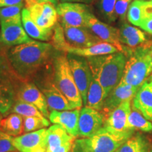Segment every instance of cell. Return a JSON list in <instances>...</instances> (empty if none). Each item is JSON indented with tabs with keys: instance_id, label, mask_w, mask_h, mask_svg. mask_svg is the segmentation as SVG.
Returning a JSON list of instances; mask_svg holds the SVG:
<instances>
[{
	"instance_id": "28",
	"label": "cell",
	"mask_w": 152,
	"mask_h": 152,
	"mask_svg": "<svg viewBox=\"0 0 152 152\" xmlns=\"http://www.w3.org/2000/svg\"><path fill=\"white\" fill-rule=\"evenodd\" d=\"M23 4L0 8V25L22 24Z\"/></svg>"
},
{
	"instance_id": "16",
	"label": "cell",
	"mask_w": 152,
	"mask_h": 152,
	"mask_svg": "<svg viewBox=\"0 0 152 152\" xmlns=\"http://www.w3.org/2000/svg\"><path fill=\"white\" fill-rule=\"evenodd\" d=\"M41 91L46 98L48 109L52 111H67L75 108L68 102L66 97L58 90L54 82L47 79L41 86Z\"/></svg>"
},
{
	"instance_id": "38",
	"label": "cell",
	"mask_w": 152,
	"mask_h": 152,
	"mask_svg": "<svg viewBox=\"0 0 152 152\" xmlns=\"http://www.w3.org/2000/svg\"><path fill=\"white\" fill-rule=\"evenodd\" d=\"M152 16V0L144 1L143 5V20Z\"/></svg>"
},
{
	"instance_id": "31",
	"label": "cell",
	"mask_w": 152,
	"mask_h": 152,
	"mask_svg": "<svg viewBox=\"0 0 152 152\" xmlns=\"http://www.w3.org/2000/svg\"><path fill=\"white\" fill-rule=\"evenodd\" d=\"M18 79L9 64L7 50L0 45V81L11 82Z\"/></svg>"
},
{
	"instance_id": "21",
	"label": "cell",
	"mask_w": 152,
	"mask_h": 152,
	"mask_svg": "<svg viewBox=\"0 0 152 152\" xmlns=\"http://www.w3.org/2000/svg\"><path fill=\"white\" fill-rule=\"evenodd\" d=\"M22 24L26 33L30 37L40 42L52 40L54 34V28L43 29L37 26L31 18L30 12L27 8L22 10Z\"/></svg>"
},
{
	"instance_id": "44",
	"label": "cell",
	"mask_w": 152,
	"mask_h": 152,
	"mask_svg": "<svg viewBox=\"0 0 152 152\" xmlns=\"http://www.w3.org/2000/svg\"><path fill=\"white\" fill-rule=\"evenodd\" d=\"M149 152H152V148H151V149H150V150H149Z\"/></svg>"
},
{
	"instance_id": "34",
	"label": "cell",
	"mask_w": 152,
	"mask_h": 152,
	"mask_svg": "<svg viewBox=\"0 0 152 152\" xmlns=\"http://www.w3.org/2000/svg\"><path fill=\"white\" fill-rule=\"evenodd\" d=\"M117 0H101L100 10L104 16L109 22H114L116 20L115 7Z\"/></svg>"
},
{
	"instance_id": "8",
	"label": "cell",
	"mask_w": 152,
	"mask_h": 152,
	"mask_svg": "<svg viewBox=\"0 0 152 152\" xmlns=\"http://www.w3.org/2000/svg\"><path fill=\"white\" fill-rule=\"evenodd\" d=\"M67 58L73 78L81 94L83 103L85 106L87 92L92 79V73L88 61L85 57L75 54H68Z\"/></svg>"
},
{
	"instance_id": "5",
	"label": "cell",
	"mask_w": 152,
	"mask_h": 152,
	"mask_svg": "<svg viewBox=\"0 0 152 152\" xmlns=\"http://www.w3.org/2000/svg\"><path fill=\"white\" fill-rule=\"evenodd\" d=\"M125 142L103 127L92 136L75 140L72 152H115Z\"/></svg>"
},
{
	"instance_id": "30",
	"label": "cell",
	"mask_w": 152,
	"mask_h": 152,
	"mask_svg": "<svg viewBox=\"0 0 152 152\" xmlns=\"http://www.w3.org/2000/svg\"><path fill=\"white\" fill-rule=\"evenodd\" d=\"M128 125L133 130H140L144 132H152V123L146 119L137 111L132 109L128 117Z\"/></svg>"
},
{
	"instance_id": "6",
	"label": "cell",
	"mask_w": 152,
	"mask_h": 152,
	"mask_svg": "<svg viewBox=\"0 0 152 152\" xmlns=\"http://www.w3.org/2000/svg\"><path fill=\"white\" fill-rule=\"evenodd\" d=\"M131 111L132 101L123 102L106 117L104 127L114 135L127 141L134 133V130L128 125V117Z\"/></svg>"
},
{
	"instance_id": "39",
	"label": "cell",
	"mask_w": 152,
	"mask_h": 152,
	"mask_svg": "<svg viewBox=\"0 0 152 152\" xmlns=\"http://www.w3.org/2000/svg\"><path fill=\"white\" fill-rule=\"evenodd\" d=\"M140 27L147 33L152 35V16L144 19Z\"/></svg>"
},
{
	"instance_id": "14",
	"label": "cell",
	"mask_w": 152,
	"mask_h": 152,
	"mask_svg": "<svg viewBox=\"0 0 152 152\" xmlns=\"http://www.w3.org/2000/svg\"><path fill=\"white\" fill-rule=\"evenodd\" d=\"M33 20L43 29L54 28L58 23L56 6L51 3L36 4L28 8Z\"/></svg>"
},
{
	"instance_id": "12",
	"label": "cell",
	"mask_w": 152,
	"mask_h": 152,
	"mask_svg": "<svg viewBox=\"0 0 152 152\" xmlns=\"http://www.w3.org/2000/svg\"><path fill=\"white\" fill-rule=\"evenodd\" d=\"M47 129L25 133L13 139V144L19 152H46Z\"/></svg>"
},
{
	"instance_id": "1",
	"label": "cell",
	"mask_w": 152,
	"mask_h": 152,
	"mask_svg": "<svg viewBox=\"0 0 152 152\" xmlns=\"http://www.w3.org/2000/svg\"><path fill=\"white\" fill-rule=\"evenodd\" d=\"M54 47L50 43L33 40L7 50L11 67L21 81H28L50 58Z\"/></svg>"
},
{
	"instance_id": "9",
	"label": "cell",
	"mask_w": 152,
	"mask_h": 152,
	"mask_svg": "<svg viewBox=\"0 0 152 152\" xmlns=\"http://www.w3.org/2000/svg\"><path fill=\"white\" fill-rule=\"evenodd\" d=\"M87 28L102 42L113 45L117 47L119 52L125 54L127 47L123 46L120 40L119 29L100 21L92 12L87 16Z\"/></svg>"
},
{
	"instance_id": "24",
	"label": "cell",
	"mask_w": 152,
	"mask_h": 152,
	"mask_svg": "<svg viewBox=\"0 0 152 152\" xmlns=\"http://www.w3.org/2000/svg\"><path fill=\"white\" fill-rule=\"evenodd\" d=\"M105 99L103 87L98 80L92 75V81L87 92L86 106L102 111Z\"/></svg>"
},
{
	"instance_id": "33",
	"label": "cell",
	"mask_w": 152,
	"mask_h": 152,
	"mask_svg": "<svg viewBox=\"0 0 152 152\" xmlns=\"http://www.w3.org/2000/svg\"><path fill=\"white\" fill-rule=\"evenodd\" d=\"M50 122L47 118L42 119L37 117L23 118V132L28 133L41 130L49 127Z\"/></svg>"
},
{
	"instance_id": "40",
	"label": "cell",
	"mask_w": 152,
	"mask_h": 152,
	"mask_svg": "<svg viewBox=\"0 0 152 152\" xmlns=\"http://www.w3.org/2000/svg\"><path fill=\"white\" fill-rule=\"evenodd\" d=\"M20 4H25L24 0H0V8Z\"/></svg>"
},
{
	"instance_id": "42",
	"label": "cell",
	"mask_w": 152,
	"mask_h": 152,
	"mask_svg": "<svg viewBox=\"0 0 152 152\" xmlns=\"http://www.w3.org/2000/svg\"><path fill=\"white\" fill-rule=\"evenodd\" d=\"M60 2H76V3H83V4H90L94 0H59Z\"/></svg>"
},
{
	"instance_id": "17",
	"label": "cell",
	"mask_w": 152,
	"mask_h": 152,
	"mask_svg": "<svg viewBox=\"0 0 152 152\" xmlns=\"http://www.w3.org/2000/svg\"><path fill=\"white\" fill-rule=\"evenodd\" d=\"M132 109L137 111L152 123V79L146 80L132 101Z\"/></svg>"
},
{
	"instance_id": "22",
	"label": "cell",
	"mask_w": 152,
	"mask_h": 152,
	"mask_svg": "<svg viewBox=\"0 0 152 152\" xmlns=\"http://www.w3.org/2000/svg\"><path fill=\"white\" fill-rule=\"evenodd\" d=\"M75 137L70 135L60 125L54 124L47 129L45 143L46 152H53L62 144L69 141H73Z\"/></svg>"
},
{
	"instance_id": "47",
	"label": "cell",
	"mask_w": 152,
	"mask_h": 152,
	"mask_svg": "<svg viewBox=\"0 0 152 152\" xmlns=\"http://www.w3.org/2000/svg\"><path fill=\"white\" fill-rule=\"evenodd\" d=\"M151 79H152V76H151Z\"/></svg>"
},
{
	"instance_id": "36",
	"label": "cell",
	"mask_w": 152,
	"mask_h": 152,
	"mask_svg": "<svg viewBox=\"0 0 152 152\" xmlns=\"http://www.w3.org/2000/svg\"><path fill=\"white\" fill-rule=\"evenodd\" d=\"M13 137L8 135L0 129V152L17 151L13 144Z\"/></svg>"
},
{
	"instance_id": "11",
	"label": "cell",
	"mask_w": 152,
	"mask_h": 152,
	"mask_svg": "<svg viewBox=\"0 0 152 152\" xmlns=\"http://www.w3.org/2000/svg\"><path fill=\"white\" fill-rule=\"evenodd\" d=\"M105 118L101 111L85 106L80 112L77 136L81 138L92 136L103 128Z\"/></svg>"
},
{
	"instance_id": "15",
	"label": "cell",
	"mask_w": 152,
	"mask_h": 152,
	"mask_svg": "<svg viewBox=\"0 0 152 152\" xmlns=\"http://www.w3.org/2000/svg\"><path fill=\"white\" fill-rule=\"evenodd\" d=\"M138 88L120 83L106 96L102 113L105 118L111 112L126 101H132Z\"/></svg>"
},
{
	"instance_id": "7",
	"label": "cell",
	"mask_w": 152,
	"mask_h": 152,
	"mask_svg": "<svg viewBox=\"0 0 152 152\" xmlns=\"http://www.w3.org/2000/svg\"><path fill=\"white\" fill-rule=\"evenodd\" d=\"M56 7L61 25L87 28V16L91 11L85 4L60 2Z\"/></svg>"
},
{
	"instance_id": "23",
	"label": "cell",
	"mask_w": 152,
	"mask_h": 152,
	"mask_svg": "<svg viewBox=\"0 0 152 152\" xmlns=\"http://www.w3.org/2000/svg\"><path fill=\"white\" fill-rule=\"evenodd\" d=\"M119 34L121 42L130 48H136L147 40L146 36L142 30L125 22L120 28Z\"/></svg>"
},
{
	"instance_id": "43",
	"label": "cell",
	"mask_w": 152,
	"mask_h": 152,
	"mask_svg": "<svg viewBox=\"0 0 152 152\" xmlns=\"http://www.w3.org/2000/svg\"><path fill=\"white\" fill-rule=\"evenodd\" d=\"M3 115H2V114H1V113H0V123H1V120H2L3 119Z\"/></svg>"
},
{
	"instance_id": "2",
	"label": "cell",
	"mask_w": 152,
	"mask_h": 152,
	"mask_svg": "<svg viewBox=\"0 0 152 152\" xmlns=\"http://www.w3.org/2000/svg\"><path fill=\"white\" fill-rule=\"evenodd\" d=\"M92 75L103 87L106 98L122 79L128 57L124 53L87 58Z\"/></svg>"
},
{
	"instance_id": "19",
	"label": "cell",
	"mask_w": 152,
	"mask_h": 152,
	"mask_svg": "<svg viewBox=\"0 0 152 152\" xmlns=\"http://www.w3.org/2000/svg\"><path fill=\"white\" fill-rule=\"evenodd\" d=\"M80 112L79 109L67 111H50L49 118L51 123L60 125L70 135L75 137L78 135Z\"/></svg>"
},
{
	"instance_id": "35",
	"label": "cell",
	"mask_w": 152,
	"mask_h": 152,
	"mask_svg": "<svg viewBox=\"0 0 152 152\" xmlns=\"http://www.w3.org/2000/svg\"><path fill=\"white\" fill-rule=\"evenodd\" d=\"M131 2L132 0H117L115 3V14L117 18H119L123 23H125L127 18V14Z\"/></svg>"
},
{
	"instance_id": "41",
	"label": "cell",
	"mask_w": 152,
	"mask_h": 152,
	"mask_svg": "<svg viewBox=\"0 0 152 152\" xmlns=\"http://www.w3.org/2000/svg\"><path fill=\"white\" fill-rule=\"evenodd\" d=\"M72 146H73V141L67 142L55 149L53 152H69Z\"/></svg>"
},
{
	"instance_id": "32",
	"label": "cell",
	"mask_w": 152,
	"mask_h": 152,
	"mask_svg": "<svg viewBox=\"0 0 152 152\" xmlns=\"http://www.w3.org/2000/svg\"><path fill=\"white\" fill-rule=\"evenodd\" d=\"M145 0H134L129 7L127 19L130 23L140 27L143 20V5Z\"/></svg>"
},
{
	"instance_id": "10",
	"label": "cell",
	"mask_w": 152,
	"mask_h": 152,
	"mask_svg": "<svg viewBox=\"0 0 152 152\" xmlns=\"http://www.w3.org/2000/svg\"><path fill=\"white\" fill-rule=\"evenodd\" d=\"M16 91V99L35 106L45 118H49L48 105L43 92L30 81H21Z\"/></svg>"
},
{
	"instance_id": "45",
	"label": "cell",
	"mask_w": 152,
	"mask_h": 152,
	"mask_svg": "<svg viewBox=\"0 0 152 152\" xmlns=\"http://www.w3.org/2000/svg\"><path fill=\"white\" fill-rule=\"evenodd\" d=\"M150 49H151V50L152 51V45L151 46V47H150Z\"/></svg>"
},
{
	"instance_id": "26",
	"label": "cell",
	"mask_w": 152,
	"mask_h": 152,
	"mask_svg": "<svg viewBox=\"0 0 152 152\" xmlns=\"http://www.w3.org/2000/svg\"><path fill=\"white\" fill-rule=\"evenodd\" d=\"M0 129L9 136L16 137L23 132V117L12 113L1 120Z\"/></svg>"
},
{
	"instance_id": "29",
	"label": "cell",
	"mask_w": 152,
	"mask_h": 152,
	"mask_svg": "<svg viewBox=\"0 0 152 152\" xmlns=\"http://www.w3.org/2000/svg\"><path fill=\"white\" fill-rule=\"evenodd\" d=\"M11 113H15L21 115L22 117H37L39 118H47L42 115L40 111L33 104L21 101H15L11 110Z\"/></svg>"
},
{
	"instance_id": "18",
	"label": "cell",
	"mask_w": 152,
	"mask_h": 152,
	"mask_svg": "<svg viewBox=\"0 0 152 152\" xmlns=\"http://www.w3.org/2000/svg\"><path fill=\"white\" fill-rule=\"evenodd\" d=\"M33 40L26 33L22 24L0 25V44L2 46L14 47Z\"/></svg>"
},
{
	"instance_id": "4",
	"label": "cell",
	"mask_w": 152,
	"mask_h": 152,
	"mask_svg": "<svg viewBox=\"0 0 152 152\" xmlns=\"http://www.w3.org/2000/svg\"><path fill=\"white\" fill-rule=\"evenodd\" d=\"M54 83L75 109L83 106V99L66 54L58 55L53 62Z\"/></svg>"
},
{
	"instance_id": "20",
	"label": "cell",
	"mask_w": 152,
	"mask_h": 152,
	"mask_svg": "<svg viewBox=\"0 0 152 152\" xmlns=\"http://www.w3.org/2000/svg\"><path fill=\"white\" fill-rule=\"evenodd\" d=\"M60 51L65 52L67 54L77 55V56H83L85 58L114 54V53L119 52L116 47L105 42H101L91 47H84V48L73 47L66 43L61 47Z\"/></svg>"
},
{
	"instance_id": "25",
	"label": "cell",
	"mask_w": 152,
	"mask_h": 152,
	"mask_svg": "<svg viewBox=\"0 0 152 152\" xmlns=\"http://www.w3.org/2000/svg\"><path fill=\"white\" fill-rule=\"evenodd\" d=\"M16 101V90L13 83L0 81V113L5 116L11 111Z\"/></svg>"
},
{
	"instance_id": "3",
	"label": "cell",
	"mask_w": 152,
	"mask_h": 152,
	"mask_svg": "<svg viewBox=\"0 0 152 152\" xmlns=\"http://www.w3.org/2000/svg\"><path fill=\"white\" fill-rule=\"evenodd\" d=\"M120 83L140 88L152 74V51L144 45L131 48Z\"/></svg>"
},
{
	"instance_id": "27",
	"label": "cell",
	"mask_w": 152,
	"mask_h": 152,
	"mask_svg": "<svg viewBox=\"0 0 152 152\" xmlns=\"http://www.w3.org/2000/svg\"><path fill=\"white\" fill-rule=\"evenodd\" d=\"M149 142L145 137L137 134L121 144L115 152H149Z\"/></svg>"
},
{
	"instance_id": "37",
	"label": "cell",
	"mask_w": 152,
	"mask_h": 152,
	"mask_svg": "<svg viewBox=\"0 0 152 152\" xmlns=\"http://www.w3.org/2000/svg\"><path fill=\"white\" fill-rule=\"evenodd\" d=\"M58 0H24L26 8H29L36 4L40 3H51L56 7L58 4Z\"/></svg>"
},
{
	"instance_id": "46",
	"label": "cell",
	"mask_w": 152,
	"mask_h": 152,
	"mask_svg": "<svg viewBox=\"0 0 152 152\" xmlns=\"http://www.w3.org/2000/svg\"><path fill=\"white\" fill-rule=\"evenodd\" d=\"M11 152H17L16 151H11Z\"/></svg>"
},
{
	"instance_id": "13",
	"label": "cell",
	"mask_w": 152,
	"mask_h": 152,
	"mask_svg": "<svg viewBox=\"0 0 152 152\" xmlns=\"http://www.w3.org/2000/svg\"><path fill=\"white\" fill-rule=\"evenodd\" d=\"M61 26L66 42L71 47L84 48L102 42L86 27Z\"/></svg>"
}]
</instances>
